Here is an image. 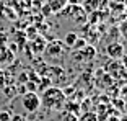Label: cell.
Listing matches in <instances>:
<instances>
[{"label":"cell","mask_w":127,"mask_h":121,"mask_svg":"<svg viewBox=\"0 0 127 121\" xmlns=\"http://www.w3.org/2000/svg\"><path fill=\"white\" fill-rule=\"evenodd\" d=\"M65 100H67V97L64 95V90H60L57 87H51L44 92L41 98V105L44 103V106L49 110H60L65 103Z\"/></svg>","instance_id":"6da1fadb"},{"label":"cell","mask_w":127,"mask_h":121,"mask_svg":"<svg viewBox=\"0 0 127 121\" xmlns=\"http://www.w3.org/2000/svg\"><path fill=\"white\" fill-rule=\"evenodd\" d=\"M21 105H23V108H25L26 111L34 113V111H37L39 106H41V97H39L36 92H28V93L23 95Z\"/></svg>","instance_id":"7a4b0ae2"},{"label":"cell","mask_w":127,"mask_h":121,"mask_svg":"<svg viewBox=\"0 0 127 121\" xmlns=\"http://www.w3.org/2000/svg\"><path fill=\"white\" fill-rule=\"evenodd\" d=\"M106 54H108L111 59H119L124 56V46L121 43H111V44L106 48Z\"/></svg>","instance_id":"3957f363"},{"label":"cell","mask_w":127,"mask_h":121,"mask_svg":"<svg viewBox=\"0 0 127 121\" xmlns=\"http://www.w3.org/2000/svg\"><path fill=\"white\" fill-rule=\"evenodd\" d=\"M46 5L52 13H60L67 8L68 0H46Z\"/></svg>","instance_id":"277c9868"},{"label":"cell","mask_w":127,"mask_h":121,"mask_svg":"<svg viewBox=\"0 0 127 121\" xmlns=\"http://www.w3.org/2000/svg\"><path fill=\"white\" fill-rule=\"evenodd\" d=\"M56 121H78V115L67 111V110H62V111H59Z\"/></svg>","instance_id":"5b68a950"},{"label":"cell","mask_w":127,"mask_h":121,"mask_svg":"<svg viewBox=\"0 0 127 121\" xmlns=\"http://www.w3.org/2000/svg\"><path fill=\"white\" fill-rule=\"evenodd\" d=\"M80 53H82L83 60H91L95 57V48L93 46H85V49H82Z\"/></svg>","instance_id":"8992f818"},{"label":"cell","mask_w":127,"mask_h":121,"mask_svg":"<svg viewBox=\"0 0 127 121\" xmlns=\"http://www.w3.org/2000/svg\"><path fill=\"white\" fill-rule=\"evenodd\" d=\"M78 121H99V118H98V115L93 113V111H86L82 116H78Z\"/></svg>","instance_id":"52a82bcc"},{"label":"cell","mask_w":127,"mask_h":121,"mask_svg":"<svg viewBox=\"0 0 127 121\" xmlns=\"http://www.w3.org/2000/svg\"><path fill=\"white\" fill-rule=\"evenodd\" d=\"M77 39H78V36L75 33H67V36H65V44L68 46V48H73L75 43H77Z\"/></svg>","instance_id":"ba28073f"},{"label":"cell","mask_w":127,"mask_h":121,"mask_svg":"<svg viewBox=\"0 0 127 121\" xmlns=\"http://www.w3.org/2000/svg\"><path fill=\"white\" fill-rule=\"evenodd\" d=\"M119 33H121V36H122L124 39H127V18L121 21V25H119Z\"/></svg>","instance_id":"9c48e42d"},{"label":"cell","mask_w":127,"mask_h":121,"mask_svg":"<svg viewBox=\"0 0 127 121\" xmlns=\"http://www.w3.org/2000/svg\"><path fill=\"white\" fill-rule=\"evenodd\" d=\"M10 118H11V113H10V111H7V110H2V111H0V121H10Z\"/></svg>","instance_id":"30bf717a"},{"label":"cell","mask_w":127,"mask_h":121,"mask_svg":"<svg viewBox=\"0 0 127 121\" xmlns=\"http://www.w3.org/2000/svg\"><path fill=\"white\" fill-rule=\"evenodd\" d=\"M10 121H28L26 116H23V115H11Z\"/></svg>","instance_id":"8fae6325"},{"label":"cell","mask_w":127,"mask_h":121,"mask_svg":"<svg viewBox=\"0 0 127 121\" xmlns=\"http://www.w3.org/2000/svg\"><path fill=\"white\" fill-rule=\"evenodd\" d=\"M5 82H7V75H5V72L0 69V88L5 87Z\"/></svg>","instance_id":"7c38bea8"},{"label":"cell","mask_w":127,"mask_h":121,"mask_svg":"<svg viewBox=\"0 0 127 121\" xmlns=\"http://www.w3.org/2000/svg\"><path fill=\"white\" fill-rule=\"evenodd\" d=\"M121 121H127V116H126V118H122V120H121Z\"/></svg>","instance_id":"4fadbf2b"}]
</instances>
